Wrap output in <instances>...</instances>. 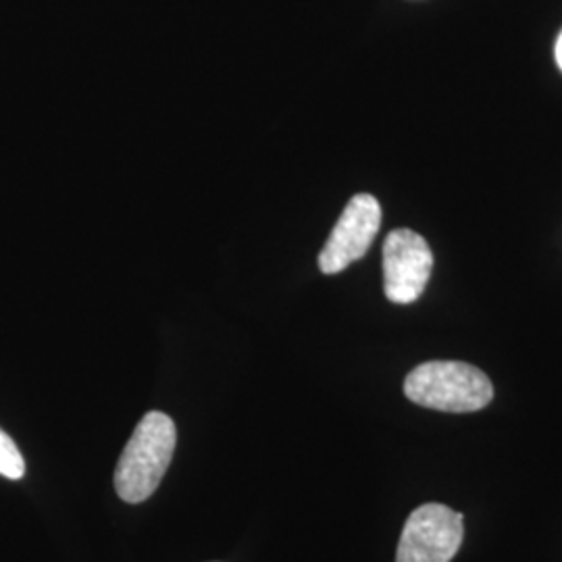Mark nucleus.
<instances>
[{"label": "nucleus", "mask_w": 562, "mask_h": 562, "mask_svg": "<svg viewBox=\"0 0 562 562\" xmlns=\"http://www.w3.org/2000/svg\"><path fill=\"white\" fill-rule=\"evenodd\" d=\"M176 443V423L165 413L153 411L136 425L115 469V490L123 503H144L155 494L171 464Z\"/></svg>", "instance_id": "obj_1"}, {"label": "nucleus", "mask_w": 562, "mask_h": 562, "mask_svg": "<svg viewBox=\"0 0 562 562\" xmlns=\"http://www.w3.org/2000/svg\"><path fill=\"white\" fill-rule=\"evenodd\" d=\"M406 398L442 413H475L494 398L487 375L459 361L423 362L404 382Z\"/></svg>", "instance_id": "obj_2"}, {"label": "nucleus", "mask_w": 562, "mask_h": 562, "mask_svg": "<svg viewBox=\"0 0 562 562\" xmlns=\"http://www.w3.org/2000/svg\"><path fill=\"white\" fill-rule=\"evenodd\" d=\"M461 513L443 504H423L404 522L396 562H450L464 538Z\"/></svg>", "instance_id": "obj_3"}, {"label": "nucleus", "mask_w": 562, "mask_h": 562, "mask_svg": "<svg viewBox=\"0 0 562 562\" xmlns=\"http://www.w3.org/2000/svg\"><path fill=\"white\" fill-rule=\"evenodd\" d=\"M431 269V248L417 232L394 229L383 241V292L387 301L396 304L419 301Z\"/></svg>", "instance_id": "obj_4"}, {"label": "nucleus", "mask_w": 562, "mask_h": 562, "mask_svg": "<svg viewBox=\"0 0 562 562\" xmlns=\"http://www.w3.org/2000/svg\"><path fill=\"white\" fill-rule=\"evenodd\" d=\"M382 225V206L371 194H357L341 211L340 220L323 246L319 269L336 276L359 261L375 240Z\"/></svg>", "instance_id": "obj_5"}, {"label": "nucleus", "mask_w": 562, "mask_h": 562, "mask_svg": "<svg viewBox=\"0 0 562 562\" xmlns=\"http://www.w3.org/2000/svg\"><path fill=\"white\" fill-rule=\"evenodd\" d=\"M0 475L13 482H18L25 475V461L21 457L20 448L2 429H0Z\"/></svg>", "instance_id": "obj_6"}, {"label": "nucleus", "mask_w": 562, "mask_h": 562, "mask_svg": "<svg viewBox=\"0 0 562 562\" xmlns=\"http://www.w3.org/2000/svg\"><path fill=\"white\" fill-rule=\"evenodd\" d=\"M557 63H559V67H561L562 71V32L561 36H559V41H557Z\"/></svg>", "instance_id": "obj_7"}]
</instances>
